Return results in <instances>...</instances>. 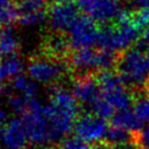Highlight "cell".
Here are the masks:
<instances>
[{
	"label": "cell",
	"instance_id": "52a82bcc",
	"mask_svg": "<svg viewBox=\"0 0 149 149\" xmlns=\"http://www.w3.org/2000/svg\"><path fill=\"white\" fill-rule=\"evenodd\" d=\"M78 8L71 1L55 3L48 13V23L52 31L54 33H68L70 26L79 15Z\"/></svg>",
	"mask_w": 149,
	"mask_h": 149
},
{
	"label": "cell",
	"instance_id": "74e56055",
	"mask_svg": "<svg viewBox=\"0 0 149 149\" xmlns=\"http://www.w3.org/2000/svg\"><path fill=\"white\" fill-rule=\"evenodd\" d=\"M19 1H20V0H19Z\"/></svg>",
	"mask_w": 149,
	"mask_h": 149
},
{
	"label": "cell",
	"instance_id": "8d00e7d4",
	"mask_svg": "<svg viewBox=\"0 0 149 149\" xmlns=\"http://www.w3.org/2000/svg\"><path fill=\"white\" fill-rule=\"evenodd\" d=\"M1 92H2V88H1V84H0V97H1Z\"/></svg>",
	"mask_w": 149,
	"mask_h": 149
},
{
	"label": "cell",
	"instance_id": "6da1fadb",
	"mask_svg": "<svg viewBox=\"0 0 149 149\" xmlns=\"http://www.w3.org/2000/svg\"><path fill=\"white\" fill-rule=\"evenodd\" d=\"M115 69L126 87L132 90L143 88L149 79V53L140 52L135 47L122 52Z\"/></svg>",
	"mask_w": 149,
	"mask_h": 149
},
{
	"label": "cell",
	"instance_id": "9c48e42d",
	"mask_svg": "<svg viewBox=\"0 0 149 149\" xmlns=\"http://www.w3.org/2000/svg\"><path fill=\"white\" fill-rule=\"evenodd\" d=\"M69 68L77 76L94 74V71H100L99 51H94L92 47L76 49L71 54L68 61Z\"/></svg>",
	"mask_w": 149,
	"mask_h": 149
},
{
	"label": "cell",
	"instance_id": "d6a6232c",
	"mask_svg": "<svg viewBox=\"0 0 149 149\" xmlns=\"http://www.w3.org/2000/svg\"><path fill=\"white\" fill-rule=\"evenodd\" d=\"M2 135H3V126L0 124V143L2 141Z\"/></svg>",
	"mask_w": 149,
	"mask_h": 149
},
{
	"label": "cell",
	"instance_id": "5bb4252c",
	"mask_svg": "<svg viewBox=\"0 0 149 149\" xmlns=\"http://www.w3.org/2000/svg\"><path fill=\"white\" fill-rule=\"evenodd\" d=\"M11 87L13 91L28 99L36 98L37 93H38L37 82L34 81L30 76L19 74L17 77H14Z\"/></svg>",
	"mask_w": 149,
	"mask_h": 149
},
{
	"label": "cell",
	"instance_id": "83f0119b",
	"mask_svg": "<svg viewBox=\"0 0 149 149\" xmlns=\"http://www.w3.org/2000/svg\"><path fill=\"white\" fill-rule=\"evenodd\" d=\"M110 149H141V147L136 140H133V141H128V143H124V144L110 146Z\"/></svg>",
	"mask_w": 149,
	"mask_h": 149
},
{
	"label": "cell",
	"instance_id": "ffe728a7",
	"mask_svg": "<svg viewBox=\"0 0 149 149\" xmlns=\"http://www.w3.org/2000/svg\"><path fill=\"white\" fill-rule=\"evenodd\" d=\"M89 107H90V110H91V112L94 115L101 117V118H104V120L111 118L115 114V110H116L111 103L104 98L98 99Z\"/></svg>",
	"mask_w": 149,
	"mask_h": 149
},
{
	"label": "cell",
	"instance_id": "8992f818",
	"mask_svg": "<svg viewBox=\"0 0 149 149\" xmlns=\"http://www.w3.org/2000/svg\"><path fill=\"white\" fill-rule=\"evenodd\" d=\"M107 130L105 120L94 115L93 113H84L79 116L74 127L76 136L88 144L102 141L107 135Z\"/></svg>",
	"mask_w": 149,
	"mask_h": 149
},
{
	"label": "cell",
	"instance_id": "1f68e13d",
	"mask_svg": "<svg viewBox=\"0 0 149 149\" xmlns=\"http://www.w3.org/2000/svg\"><path fill=\"white\" fill-rule=\"evenodd\" d=\"M0 5H11V0H0Z\"/></svg>",
	"mask_w": 149,
	"mask_h": 149
},
{
	"label": "cell",
	"instance_id": "cb8c5ba5",
	"mask_svg": "<svg viewBox=\"0 0 149 149\" xmlns=\"http://www.w3.org/2000/svg\"><path fill=\"white\" fill-rule=\"evenodd\" d=\"M29 102L30 99L25 98L23 95L15 93V94H11L8 98V105L9 107L17 114H24L25 112L29 110Z\"/></svg>",
	"mask_w": 149,
	"mask_h": 149
},
{
	"label": "cell",
	"instance_id": "4dcf8cb0",
	"mask_svg": "<svg viewBox=\"0 0 149 149\" xmlns=\"http://www.w3.org/2000/svg\"><path fill=\"white\" fill-rule=\"evenodd\" d=\"M6 118H7V113L5 110L0 109V124H2L6 121Z\"/></svg>",
	"mask_w": 149,
	"mask_h": 149
},
{
	"label": "cell",
	"instance_id": "603a6c76",
	"mask_svg": "<svg viewBox=\"0 0 149 149\" xmlns=\"http://www.w3.org/2000/svg\"><path fill=\"white\" fill-rule=\"evenodd\" d=\"M17 9L19 15L40 10H46V0H20Z\"/></svg>",
	"mask_w": 149,
	"mask_h": 149
},
{
	"label": "cell",
	"instance_id": "7a4b0ae2",
	"mask_svg": "<svg viewBox=\"0 0 149 149\" xmlns=\"http://www.w3.org/2000/svg\"><path fill=\"white\" fill-rule=\"evenodd\" d=\"M43 105L36 98L30 99L29 110L22 114V121L29 140L34 145L43 146L52 143L51 128L43 113Z\"/></svg>",
	"mask_w": 149,
	"mask_h": 149
},
{
	"label": "cell",
	"instance_id": "9a60e30c",
	"mask_svg": "<svg viewBox=\"0 0 149 149\" xmlns=\"http://www.w3.org/2000/svg\"><path fill=\"white\" fill-rule=\"evenodd\" d=\"M134 91V112L136 116L144 123H149V92L146 87Z\"/></svg>",
	"mask_w": 149,
	"mask_h": 149
},
{
	"label": "cell",
	"instance_id": "f1b7e54d",
	"mask_svg": "<svg viewBox=\"0 0 149 149\" xmlns=\"http://www.w3.org/2000/svg\"><path fill=\"white\" fill-rule=\"evenodd\" d=\"M127 1L130 2V7L135 10L149 6V0H127Z\"/></svg>",
	"mask_w": 149,
	"mask_h": 149
},
{
	"label": "cell",
	"instance_id": "3957f363",
	"mask_svg": "<svg viewBox=\"0 0 149 149\" xmlns=\"http://www.w3.org/2000/svg\"><path fill=\"white\" fill-rule=\"evenodd\" d=\"M68 64L52 56H36L29 61L28 74L37 84H53L66 74Z\"/></svg>",
	"mask_w": 149,
	"mask_h": 149
},
{
	"label": "cell",
	"instance_id": "d4e9b609",
	"mask_svg": "<svg viewBox=\"0 0 149 149\" xmlns=\"http://www.w3.org/2000/svg\"><path fill=\"white\" fill-rule=\"evenodd\" d=\"M132 22L137 28L144 31L149 26V6L137 10H132Z\"/></svg>",
	"mask_w": 149,
	"mask_h": 149
},
{
	"label": "cell",
	"instance_id": "30bf717a",
	"mask_svg": "<svg viewBox=\"0 0 149 149\" xmlns=\"http://www.w3.org/2000/svg\"><path fill=\"white\" fill-rule=\"evenodd\" d=\"M29 141L22 118H11L3 126L2 144L8 149H23Z\"/></svg>",
	"mask_w": 149,
	"mask_h": 149
},
{
	"label": "cell",
	"instance_id": "f546056e",
	"mask_svg": "<svg viewBox=\"0 0 149 149\" xmlns=\"http://www.w3.org/2000/svg\"><path fill=\"white\" fill-rule=\"evenodd\" d=\"M40 149H61V147H58V146H55V145H52V144H46L41 146Z\"/></svg>",
	"mask_w": 149,
	"mask_h": 149
},
{
	"label": "cell",
	"instance_id": "2e32d148",
	"mask_svg": "<svg viewBox=\"0 0 149 149\" xmlns=\"http://www.w3.org/2000/svg\"><path fill=\"white\" fill-rule=\"evenodd\" d=\"M20 47L18 37L15 36L14 32L9 28L6 26L0 31V56L14 55Z\"/></svg>",
	"mask_w": 149,
	"mask_h": 149
},
{
	"label": "cell",
	"instance_id": "5b68a950",
	"mask_svg": "<svg viewBox=\"0 0 149 149\" xmlns=\"http://www.w3.org/2000/svg\"><path fill=\"white\" fill-rule=\"evenodd\" d=\"M78 7L86 15L100 24L115 22L124 9L122 0H79Z\"/></svg>",
	"mask_w": 149,
	"mask_h": 149
},
{
	"label": "cell",
	"instance_id": "484cf974",
	"mask_svg": "<svg viewBox=\"0 0 149 149\" xmlns=\"http://www.w3.org/2000/svg\"><path fill=\"white\" fill-rule=\"evenodd\" d=\"M61 149H92L89 146L88 143H86L79 137H68L65 138L61 143Z\"/></svg>",
	"mask_w": 149,
	"mask_h": 149
},
{
	"label": "cell",
	"instance_id": "d6986e66",
	"mask_svg": "<svg viewBox=\"0 0 149 149\" xmlns=\"http://www.w3.org/2000/svg\"><path fill=\"white\" fill-rule=\"evenodd\" d=\"M0 67L2 70V74L5 76V78H14L19 74H21L22 69H23V61L22 59L14 55L6 56L0 63Z\"/></svg>",
	"mask_w": 149,
	"mask_h": 149
},
{
	"label": "cell",
	"instance_id": "e0dca14e",
	"mask_svg": "<svg viewBox=\"0 0 149 149\" xmlns=\"http://www.w3.org/2000/svg\"><path fill=\"white\" fill-rule=\"evenodd\" d=\"M97 79H98L99 84L102 89V92L110 91V90L116 89L118 87H122V86H125L123 80H122L121 74L117 72L116 69L101 70L97 74Z\"/></svg>",
	"mask_w": 149,
	"mask_h": 149
},
{
	"label": "cell",
	"instance_id": "ba28073f",
	"mask_svg": "<svg viewBox=\"0 0 149 149\" xmlns=\"http://www.w3.org/2000/svg\"><path fill=\"white\" fill-rule=\"evenodd\" d=\"M72 93L78 102L89 107L101 98L102 89L94 74L77 76L72 86Z\"/></svg>",
	"mask_w": 149,
	"mask_h": 149
},
{
	"label": "cell",
	"instance_id": "d590c367",
	"mask_svg": "<svg viewBox=\"0 0 149 149\" xmlns=\"http://www.w3.org/2000/svg\"><path fill=\"white\" fill-rule=\"evenodd\" d=\"M145 87H146V89L148 90V92H149V79L147 80V82H146V84H145Z\"/></svg>",
	"mask_w": 149,
	"mask_h": 149
},
{
	"label": "cell",
	"instance_id": "e575fe53",
	"mask_svg": "<svg viewBox=\"0 0 149 149\" xmlns=\"http://www.w3.org/2000/svg\"><path fill=\"white\" fill-rule=\"evenodd\" d=\"M5 76H3V74H2V70H1V67H0V84H1V81L2 80H5Z\"/></svg>",
	"mask_w": 149,
	"mask_h": 149
},
{
	"label": "cell",
	"instance_id": "4316f807",
	"mask_svg": "<svg viewBox=\"0 0 149 149\" xmlns=\"http://www.w3.org/2000/svg\"><path fill=\"white\" fill-rule=\"evenodd\" d=\"M136 141L139 144L141 149H149V126L136 132Z\"/></svg>",
	"mask_w": 149,
	"mask_h": 149
},
{
	"label": "cell",
	"instance_id": "7c38bea8",
	"mask_svg": "<svg viewBox=\"0 0 149 149\" xmlns=\"http://www.w3.org/2000/svg\"><path fill=\"white\" fill-rule=\"evenodd\" d=\"M111 125L115 127H122L136 133L144 128V122H141L136 116L134 111L123 110L118 111L111 117Z\"/></svg>",
	"mask_w": 149,
	"mask_h": 149
},
{
	"label": "cell",
	"instance_id": "4fadbf2b",
	"mask_svg": "<svg viewBox=\"0 0 149 149\" xmlns=\"http://www.w3.org/2000/svg\"><path fill=\"white\" fill-rule=\"evenodd\" d=\"M69 38L63 36L61 33H55L54 35H49L45 41V51L48 56L61 59L68 54L70 48Z\"/></svg>",
	"mask_w": 149,
	"mask_h": 149
},
{
	"label": "cell",
	"instance_id": "277c9868",
	"mask_svg": "<svg viewBox=\"0 0 149 149\" xmlns=\"http://www.w3.org/2000/svg\"><path fill=\"white\" fill-rule=\"evenodd\" d=\"M99 33L100 29L97 28L95 21L88 15H78L68 31L70 46L80 49L98 45Z\"/></svg>",
	"mask_w": 149,
	"mask_h": 149
},
{
	"label": "cell",
	"instance_id": "7402d4cb",
	"mask_svg": "<svg viewBox=\"0 0 149 149\" xmlns=\"http://www.w3.org/2000/svg\"><path fill=\"white\" fill-rule=\"evenodd\" d=\"M19 19L17 7L11 5H0V26H9Z\"/></svg>",
	"mask_w": 149,
	"mask_h": 149
},
{
	"label": "cell",
	"instance_id": "8fae6325",
	"mask_svg": "<svg viewBox=\"0 0 149 149\" xmlns=\"http://www.w3.org/2000/svg\"><path fill=\"white\" fill-rule=\"evenodd\" d=\"M102 94L103 98L118 111L130 110V107L134 104V91L126 86L102 92Z\"/></svg>",
	"mask_w": 149,
	"mask_h": 149
},
{
	"label": "cell",
	"instance_id": "44dd1931",
	"mask_svg": "<svg viewBox=\"0 0 149 149\" xmlns=\"http://www.w3.org/2000/svg\"><path fill=\"white\" fill-rule=\"evenodd\" d=\"M47 18L46 10H40V11H35V12H30V13L21 14L19 15V23L22 26L25 28H32V26H36L43 23Z\"/></svg>",
	"mask_w": 149,
	"mask_h": 149
},
{
	"label": "cell",
	"instance_id": "836d02e7",
	"mask_svg": "<svg viewBox=\"0 0 149 149\" xmlns=\"http://www.w3.org/2000/svg\"><path fill=\"white\" fill-rule=\"evenodd\" d=\"M54 1L55 3H58V2H69V1H72V0H52Z\"/></svg>",
	"mask_w": 149,
	"mask_h": 149
},
{
	"label": "cell",
	"instance_id": "ac0fdd59",
	"mask_svg": "<svg viewBox=\"0 0 149 149\" xmlns=\"http://www.w3.org/2000/svg\"><path fill=\"white\" fill-rule=\"evenodd\" d=\"M103 140L110 146L124 144V143L136 140V133L125 130V128H122V127L112 126L111 128L107 130V135Z\"/></svg>",
	"mask_w": 149,
	"mask_h": 149
}]
</instances>
